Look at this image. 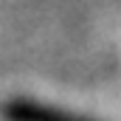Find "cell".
I'll return each instance as SVG.
<instances>
[{
    "label": "cell",
    "instance_id": "1",
    "mask_svg": "<svg viewBox=\"0 0 121 121\" xmlns=\"http://www.w3.org/2000/svg\"><path fill=\"white\" fill-rule=\"evenodd\" d=\"M0 118L3 121H96L70 110H62L54 104L37 101V99H9L0 107Z\"/></svg>",
    "mask_w": 121,
    "mask_h": 121
}]
</instances>
